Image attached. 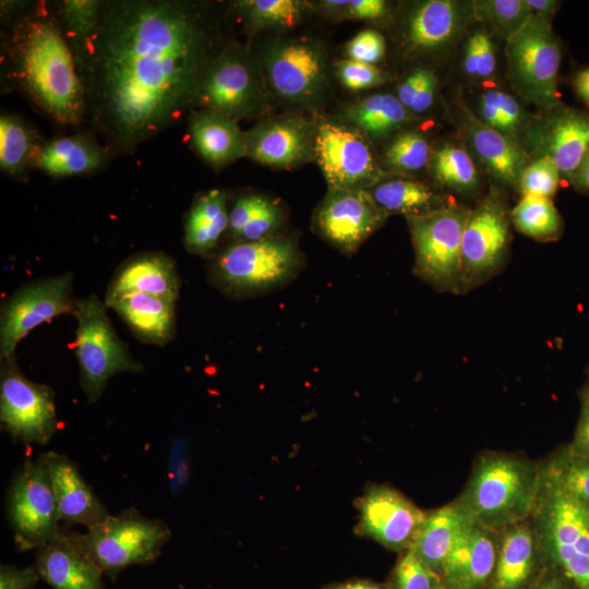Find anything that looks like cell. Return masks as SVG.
I'll use <instances>...</instances> for the list:
<instances>
[{
    "instance_id": "obj_1",
    "label": "cell",
    "mask_w": 589,
    "mask_h": 589,
    "mask_svg": "<svg viewBox=\"0 0 589 589\" xmlns=\"http://www.w3.org/2000/svg\"><path fill=\"white\" fill-rule=\"evenodd\" d=\"M223 47L205 3L104 1L76 68L87 118L111 156L131 154L195 109L204 73Z\"/></svg>"
},
{
    "instance_id": "obj_2",
    "label": "cell",
    "mask_w": 589,
    "mask_h": 589,
    "mask_svg": "<svg viewBox=\"0 0 589 589\" xmlns=\"http://www.w3.org/2000/svg\"><path fill=\"white\" fill-rule=\"evenodd\" d=\"M10 21L2 51L13 84L44 116L61 125L87 117L85 88L73 52L45 2L1 1Z\"/></svg>"
},
{
    "instance_id": "obj_3",
    "label": "cell",
    "mask_w": 589,
    "mask_h": 589,
    "mask_svg": "<svg viewBox=\"0 0 589 589\" xmlns=\"http://www.w3.org/2000/svg\"><path fill=\"white\" fill-rule=\"evenodd\" d=\"M541 480L540 461L524 454L483 450L455 501L480 526L502 530L530 519Z\"/></svg>"
},
{
    "instance_id": "obj_4",
    "label": "cell",
    "mask_w": 589,
    "mask_h": 589,
    "mask_svg": "<svg viewBox=\"0 0 589 589\" xmlns=\"http://www.w3.org/2000/svg\"><path fill=\"white\" fill-rule=\"evenodd\" d=\"M530 519L546 565L577 589H589V505L569 495L541 468Z\"/></svg>"
},
{
    "instance_id": "obj_5",
    "label": "cell",
    "mask_w": 589,
    "mask_h": 589,
    "mask_svg": "<svg viewBox=\"0 0 589 589\" xmlns=\"http://www.w3.org/2000/svg\"><path fill=\"white\" fill-rule=\"evenodd\" d=\"M298 242L285 235L257 241H236L209 265L213 284L225 294L247 298L290 283L303 267Z\"/></svg>"
},
{
    "instance_id": "obj_6",
    "label": "cell",
    "mask_w": 589,
    "mask_h": 589,
    "mask_svg": "<svg viewBox=\"0 0 589 589\" xmlns=\"http://www.w3.org/2000/svg\"><path fill=\"white\" fill-rule=\"evenodd\" d=\"M170 537L164 520L145 517L133 507L77 533L83 551L111 579L130 566L155 562Z\"/></svg>"
},
{
    "instance_id": "obj_7",
    "label": "cell",
    "mask_w": 589,
    "mask_h": 589,
    "mask_svg": "<svg viewBox=\"0 0 589 589\" xmlns=\"http://www.w3.org/2000/svg\"><path fill=\"white\" fill-rule=\"evenodd\" d=\"M107 305L95 293L76 299L75 354L82 389L88 402L97 401L108 381L122 372L137 373L143 365L133 359L119 338L106 312Z\"/></svg>"
},
{
    "instance_id": "obj_8",
    "label": "cell",
    "mask_w": 589,
    "mask_h": 589,
    "mask_svg": "<svg viewBox=\"0 0 589 589\" xmlns=\"http://www.w3.org/2000/svg\"><path fill=\"white\" fill-rule=\"evenodd\" d=\"M469 209L457 204L406 216L414 249V273L438 290L461 291V242Z\"/></svg>"
},
{
    "instance_id": "obj_9",
    "label": "cell",
    "mask_w": 589,
    "mask_h": 589,
    "mask_svg": "<svg viewBox=\"0 0 589 589\" xmlns=\"http://www.w3.org/2000/svg\"><path fill=\"white\" fill-rule=\"evenodd\" d=\"M506 57L519 94L545 111L562 105L558 93L562 53L550 21L532 14L506 40Z\"/></svg>"
},
{
    "instance_id": "obj_10",
    "label": "cell",
    "mask_w": 589,
    "mask_h": 589,
    "mask_svg": "<svg viewBox=\"0 0 589 589\" xmlns=\"http://www.w3.org/2000/svg\"><path fill=\"white\" fill-rule=\"evenodd\" d=\"M265 81L263 71L243 46L225 45L204 73L196 107L237 121L253 117L266 106Z\"/></svg>"
},
{
    "instance_id": "obj_11",
    "label": "cell",
    "mask_w": 589,
    "mask_h": 589,
    "mask_svg": "<svg viewBox=\"0 0 589 589\" xmlns=\"http://www.w3.org/2000/svg\"><path fill=\"white\" fill-rule=\"evenodd\" d=\"M7 513L19 551L37 550L60 529L58 505L40 458L26 460L14 473Z\"/></svg>"
},
{
    "instance_id": "obj_12",
    "label": "cell",
    "mask_w": 589,
    "mask_h": 589,
    "mask_svg": "<svg viewBox=\"0 0 589 589\" xmlns=\"http://www.w3.org/2000/svg\"><path fill=\"white\" fill-rule=\"evenodd\" d=\"M0 421L13 441L25 445H46L58 430L52 389L28 380L14 357L1 364Z\"/></svg>"
},
{
    "instance_id": "obj_13",
    "label": "cell",
    "mask_w": 589,
    "mask_h": 589,
    "mask_svg": "<svg viewBox=\"0 0 589 589\" xmlns=\"http://www.w3.org/2000/svg\"><path fill=\"white\" fill-rule=\"evenodd\" d=\"M73 275L63 274L33 281L12 293L0 315L1 360L14 357L19 342L35 327L73 311Z\"/></svg>"
},
{
    "instance_id": "obj_14",
    "label": "cell",
    "mask_w": 589,
    "mask_h": 589,
    "mask_svg": "<svg viewBox=\"0 0 589 589\" xmlns=\"http://www.w3.org/2000/svg\"><path fill=\"white\" fill-rule=\"evenodd\" d=\"M314 157L328 189H369L383 180L374 152L359 129L333 122L315 128Z\"/></svg>"
},
{
    "instance_id": "obj_15",
    "label": "cell",
    "mask_w": 589,
    "mask_h": 589,
    "mask_svg": "<svg viewBox=\"0 0 589 589\" xmlns=\"http://www.w3.org/2000/svg\"><path fill=\"white\" fill-rule=\"evenodd\" d=\"M265 79L281 98L311 105L327 86V63L323 48L308 38H291L271 45L263 55Z\"/></svg>"
},
{
    "instance_id": "obj_16",
    "label": "cell",
    "mask_w": 589,
    "mask_h": 589,
    "mask_svg": "<svg viewBox=\"0 0 589 589\" xmlns=\"http://www.w3.org/2000/svg\"><path fill=\"white\" fill-rule=\"evenodd\" d=\"M509 221L505 201L495 191L469 211L461 242L464 290L479 285L501 266L509 241Z\"/></svg>"
},
{
    "instance_id": "obj_17",
    "label": "cell",
    "mask_w": 589,
    "mask_h": 589,
    "mask_svg": "<svg viewBox=\"0 0 589 589\" xmlns=\"http://www.w3.org/2000/svg\"><path fill=\"white\" fill-rule=\"evenodd\" d=\"M388 216L364 189L329 188L313 214L312 225L330 245L351 255Z\"/></svg>"
},
{
    "instance_id": "obj_18",
    "label": "cell",
    "mask_w": 589,
    "mask_h": 589,
    "mask_svg": "<svg viewBox=\"0 0 589 589\" xmlns=\"http://www.w3.org/2000/svg\"><path fill=\"white\" fill-rule=\"evenodd\" d=\"M357 508L354 532L399 554L411 548L426 515L395 488L378 483L365 488Z\"/></svg>"
},
{
    "instance_id": "obj_19",
    "label": "cell",
    "mask_w": 589,
    "mask_h": 589,
    "mask_svg": "<svg viewBox=\"0 0 589 589\" xmlns=\"http://www.w3.org/2000/svg\"><path fill=\"white\" fill-rule=\"evenodd\" d=\"M526 146L537 158H550L570 181L589 147V112L558 106L525 130Z\"/></svg>"
},
{
    "instance_id": "obj_20",
    "label": "cell",
    "mask_w": 589,
    "mask_h": 589,
    "mask_svg": "<svg viewBox=\"0 0 589 589\" xmlns=\"http://www.w3.org/2000/svg\"><path fill=\"white\" fill-rule=\"evenodd\" d=\"M315 128L299 116H285L259 123L245 132L248 155L272 167L288 168L314 157Z\"/></svg>"
},
{
    "instance_id": "obj_21",
    "label": "cell",
    "mask_w": 589,
    "mask_h": 589,
    "mask_svg": "<svg viewBox=\"0 0 589 589\" xmlns=\"http://www.w3.org/2000/svg\"><path fill=\"white\" fill-rule=\"evenodd\" d=\"M472 3L454 0L418 2L407 14L402 44L408 53L434 52L446 48L470 21Z\"/></svg>"
},
{
    "instance_id": "obj_22",
    "label": "cell",
    "mask_w": 589,
    "mask_h": 589,
    "mask_svg": "<svg viewBox=\"0 0 589 589\" xmlns=\"http://www.w3.org/2000/svg\"><path fill=\"white\" fill-rule=\"evenodd\" d=\"M77 531L61 526L36 550L35 567L52 589H106L104 573L80 545Z\"/></svg>"
},
{
    "instance_id": "obj_23",
    "label": "cell",
    "mask_w": 589,
    "mask_h": 589,
    "mask_svg": "<svg viewBox=\"0 0 589 589\" xmlns=\"http://www.w3.org/2000/svg\"><path fill=\"white\" fill-rule=\"evenodd\" d=\"M39 458L45 466L60 519L67 527L80 525L89 529L110 516L76 464L68 456L48 452Z\"/></svg>"
},
{
    "instance_id": "obj_24",
    "label": "cell",
    "mask_w": 589,
    "mask_h": 589,
    "mask_svg": "<svg viewBox=\"0 0 589 589\" xmlns=\"http://www.w3.org/2000/svg\"><path fill=\"white\" fill-rule=\"evenodd\" d=\"M501 530L470 524L455 542L442 574L450 589H485L494 570Z\"/></svg>"
},
{
    "instance_id": "obj_25",
    "label": "cell",
    "mask_w": 589,
    "mask_h": 589,
    "mask_svg": "<svg viewBox=\"0 0 589 589\" xmlns=\"http://www.w3.org/2000/svg\"><path fill=\"white\" fill-rule=\"evenodd\" d=\"M546 567L531 519L501 530L492 577L485 589H530Z\"/></svg>"
},
{
    "instance_id": "obj_26",
    "label": "cell",
    "mask_w": 589,
    "mask_h": 589,
    "mask_svg": "<svg viewBox=\"0 0 589 589\" xmlns=\"http://www.w3.org/2000/svg\"><path fill=\"white\" fill-rule=\"evenodd\" d=\"M180 278L171 257L145 252L127 260L109 283L105 302L129 293H147L177 302Z\"/></svg>"
},
{
    "instance_id": "obj_27",
    "label": "cell",
    "mask_w": 589,
    "mask_h": 589,
    "mask_svg": "<svg viewBox=\"0 0 589 589\" xmlns=\"http://www.w3.org/2000/svg\"><path fill=\"white\" fill-rule=\"evenodd\" d=\"M188 130L195 152L214 169L248 155L245 132L237 120L208 109H192Z\"/></svg>"
},
{
    "instance_id": "obj_28",
    "label": "cell",
    "mask_w": 589,
    "mask_h": 589,
    "mask_svg": "<svg viewBox=\"0 0 589 589\" xmlns=\"http://www.w3.org/2000/svg\"><path fill=\"white\" fill-rule=\"evenodd\" d=\"M472 522L455 500L428 510L410 550L430 570L442 578L445 562L455 542Z\"/></svg>"
},
{
    "instance_id": "obj_29",
    "label": "cell",
    "mask_w": 589,
    "mask_h": 589,
    "mask_svg": "<svg viewBox=\"0 0 589 589\" xmlns=\"http://www.w3.org/2000/svg\"><path fill=\"white\" fill-rule=\"evenodd\" d=\"M147 344L165 346L175 337V301L147 293H129L105 302Z\"/></svg>"
},
{
    "instance_id": "obj_30",
    "label": "cell",
    "mask_w": 589,
    "mask_h": 589,
    "mask_svg": "<svg viewBox=\"0 0 589 589\" xmlns=\"http://www.w3.org/2000/svg\"><path fill=\"white\" fill-rule=\"evenodd\" d=\"M111 156L105 145L86 133H75L45 142L34 168L51 177L88 173L101 168Z\"/></svg>"
},
{
    "instance_id": "obj_31",
    "label": "cell",
    "mask_w": 589,
    "mask_h": 589,
    "mask_svg": "<svg viewBox=\"0 0 589 589\" xmlns=\"http://www.w3.org/2000/svg\"><path fill=\"white\" fill-rule=\"evenodd\" d=\"M466 136L484 168L500 182L517 185L528 165L527 152L512 137L467 117Z\"/></svg>"
},
{
    "instance_id": "obj_32",
    "label": "cell",
    "mask_w": 589,
    "mask_h": 589,
    "mask_svg": "<svg viewBox=\"0 0 589 589\" xmlns=\"http://www.w3.org/2000/svg\"><path fill=\"white\" fill-rule=\"evenodd\" d=\"M229 211L224 191L213 189L195 197L184 221V244L196 255L209 254L228 231Z\"/></svg>"
},
{
    "instance_id": "obj_33",
    "label": "cell",
    "mask_w": 589,
    "mask_h": 589,
    "mask_svg": "<svg viewBox=\"0 0 589 589\" xmlns=\"http://www.w3.org/2000/svg\"><path fill=\"white\" fill-rule=\"evenodd\" d=\"M366 191L388 215H422L445 205L429 185L409 178H384Z\"/></svg>"
},
{
    "instance_id": "obj_34",
    "label": "cell",
    "mask_w": 589,
    "mask_h": 589,
    "mask_svg": "<svg viewBox=\"0 0 589 589\" xmlns=\"http://www.w3.org/2000/svg\"><path fill=\"white\" fill-rule=\"evenodd\" d=\"M37 132L23 118L4 113L0 117V168L12 177H23L43 146Z\"/></svg>"
},
{
    "instance_id": "obj_35",
    "label": "cell",
    "mask_w": 589,
    "mask_h": 589,
    "mask_svg": "<svg viewBox=\"0 0 589 589\" xmlns=\"http://www.w3.org/2000/svg\"><path fill=\"white\" fill-rule=\"evenodd\" d=\"M347 120L373 139L385 137L409 120V111L392 94L370 95L347 110Z\"/></svg>"
},
{
    "instance_id": "obj_36",
    "label": "cell",
    "mask_w": 589,
    "mask_h": 589,
    "mask_svg": "<svg viewBox=\"0 0 589 589\" xmlns=\"http://www.w3.org/2000/svg\"><path fill=\"white\" fill-rule=\"evenodd\" d=\"M101 0H62L56 4V17L73 52L75 63L95 34L101 15Z\"/></svg>"
},
{
    "instance_id": "obj_37",
    "label": "cell",
    "mask_w": 589,
    "mask_h": 589,
    "mask_svg": "<svg viewBox=\"0 0 589 589\" xmlns=\"http://www.w3.org/2000/svg\"><path fill=\"white\" fill-rule=\"evenodd\" d=\"M477 109L476 118L480 122L515 141L531 121L519 101L497 87L485 89L480 95Z\"/></svg>"
},
{
    "instance_id": "obj_38",
    "label": "cell",
    "mask_w": 589,
    "mask_h": 589,
    "mask_svg": "<svg viewBox=\"0 0 589 589\" xmlns=\"http://www.w3.org/2000/svg\"><path fill=\"white\" fill-rule=\"evenodd\" d=\"M540 465L569 495L589 505V458L565 445L542 459Z\"/></svg>"
},
{
    "instance_id": "obj_39",
    "label": "cell",
    "mask_w": 589,
    "mask_h": 589,
    "mask_svg": "<svg viewBox=\"0 0 589 589\" xmlns=\"http://www.w3.org/2000/svg\"><path fill=\"white\" fill-rule=\"evenodd\" d=\"M430 168L434 179L458 192L478 187V172L468 152L455 144L441 146L431 154Z\"/></svg>"
},
{
    "instance_id": "obj_40",
    "label": "cell",
    "mask_w": 589,
    "mask_h": 589,
    "mask_svg": "<svg viewBox=\"0 0 589 589\" xmlns=\"http://www.w3.org/2000/svg\"><path fill=\"white\" fill-rule=\"evenodd\" d=\"M516 229L544 241L557 238L562 220L551 199L524 195L510 213Z\"/></svg>"
},
{
    "instance_id": "obj_41",
    "label": "cell",
    "mask_w": 589,
    "mask_h": 589,
    "mask_svg": "<svg viewBox=\"0 0 589 589\" xmlns=\"http://www.w3.org/2000/svg\"><path fill=\"white\" fill-rule=\"evenodd\" d=\"M250 31L292 27L304 13L305 4L298 0H244L233 2Z\"/></svg>"
},
{
    "instance_id": "obj_42",
    "label": "cell",
    "mask_w": 589,
    "mask_h": 589,
    "mask_svg": "<svg viewBox=\"0 0 589 589\" xmlns=\"http://www.w3.org/2000/svg\"><path fill=\"white\" fill-rule=\"evenodd\" d=\"M473 19L490 24L506 40L532 15L526 0H476Z\"/></svg>"
},
{
    "instance_id": "obj_43",
    "label": "cell",
    "mask_w": 589,
    "mask_h": 589,
    "mask_svg": "<svg viewBox=\"0 0 589 589\" xmlns=\"http://www.w3.org/2000/svg\"><path fill=\"white\" fill-rule=\"evenodd\" d=\"M426 139L416 131L398 134L385 152L386 165L397 171L410 172L424 168L431 158Z\"/></svg>"
},
{
    "instance_id": "obj_44",
    "label": "cell",
    "mask_w": 589,
    "mask_h": 589,
    "mask_svg": "<svg viewBox=\"0 0 589 589\" xmlns=\"http://www.w3.org/2000/svg\"><path fill=\"white\" fill-rule=\"evenodd\" d=\"M441 578L409 549L399 554L387 580V589H437Z\"/></svg>"
},
{
    "instance_id": "obj_45",
    "label": "cell",
    "mask_w": 589,
    "mask_h": 589,
    "mask_svg": "<svg viewBox=\"0 0 589 589\" xmlns=\"http://www.w3.org/2000/svg\"><path fill=\"white\" fill-rule=\"evenodd\" d=\"M436 86L432 71L417 68L398 86L397 98L409 112L420 115L432 106Z\"/></svg>"
},
{
    "instance_id": "obj_46",
    "label": "cell",
    "mask_w": 589,
    "mask_h": 589,
    "mask_svg": "<svg viewBox=\"0 0 589 589\" xmlns=\"http://www.w3.org/2000/svg\"><path fill=\"white\" fill-rule=\"evenodd\" d=\"M462 67L471 77L489 79L496 67L494 45L491 36L477 29L467 39Z\"/></svg>"
},
{
    "instance_id": "obj_47",
    "label": "cell",
    "mask_w": 589,
    "mask_h": 589,
    "mask_svg": "<svg viewBox=\"0 0 589 589\" xmlns=\"http://www.w3.org/2000/svg\"><path fill=\"white\" fill-rule=\"evenodd\" d=\"M560 171L548 157L537 158L521 172L518 188L524 195L551 199L560 183Z\"/></svg>"
},
{
    "instance_id": "obj_48",
    "label": "cell",
    "mask_w": 589,
    "mask_h": 589,
    "mask_svg": "<svg viewBox=\"0 0 589 589\" xmlns=\"http://www.w3.org/2000/svg\"><path fill=\"white\" fill-rule=\"evenodd\" d=\"M337 75L341 84L351 91H361L384 84L387 73L374 64L350 59L337 64Z\"/></svg>"
},
{
    "instance_id": "obj_49",
    "label": "cell",
    "mask_w": 589,
    "mask_h": 589,
    "mask_svg": "<svg viewBox=\"0 0 589 589\" xmlns=\"http://www.w3.org/2000/svg\"><path fill=\"white\" fill-rule=\"evenodd\" d=\"M321 5L327 12L349 20H378L388 12L383 0H326Z\"/></svg>"
},
{
    "instance_id": "obj_50",
    "label": "cell",
    "mask_w": 589,
    "mask_h": 589,
    "mask_svg": "<svg viewBox=\"0 0 589 589\" xmlns=\"http://www.w3.org/2000/svg\"><path fill=\"white\" fill-rule=\"evenodd\" d=\"M385 50L384 37L374 29L361 31L346 45L348 59L368 64H374L382 60Z\"/></svg>"
},
{
    "instance_id": "obj_51",
    "label": "cell",
    "mask_w": 589,
    "mask_h": 589,
    "mask_svg": "<svg viewBox=\"0 0 589 589\" xmlns=\"http://www.w3.org/2000/svg\"><path fill=\"white\" fill-rule=\"evenodd\" d=\"M284 223L281 207L273 200L240 232L236 241H257L278 235L276 231ZM233 241V242H236Z\"/></svg>"
},
{
    "instance_id": "obj_52",
    "label": "cell",
    "mask_w": 589,
    "mask_h": 589,
    "mask_svg": "<svg viewBox=\"0 0 589 589\" xmlns=\"http://www.w3.org/2000/svg\"><path fill=\"white\" fill-rule=\"evenodd\" d=\"M271 199L260 194H244L239 196L229 212L228 235L233 241L240 232L256 217L269 203Z\"/></svg>"
},
{
    "instance_id": "obj_53",
    "label": "cell",
    "mask_w": 589,
    "mask_h": 589,
    "mask_svg": "<svg viewBox=\"0 0 589 589\" xmlns=\"http://www.w3.org/2000/svg\"><path fill=\"white\" fill-rule=\"evenodd\" d=\"M39 580L35 565L23 568L8 564L0 566V589H34Z\"/></svg>"
},
{
    "instance_id": "obj_54",
    "label": "cell",
    "mask_w": 589,
    "mask_h": 589,
    "mask_svg": "<svg viewBox=\"0 0 589 589\" xmlns=\"http://www.w3.org/2000/svg\"><path fill=\"white\" fill-rule=\"evenodd\" d=\"M570 447L589 458V389L582 393L579 419Z\"/></svg>"
},
{
    "instance_id": "obj_55",
    "label": "cell",
    "mask_w": 589,
    "mask_h": 589,
    "mask_svg": "<svg viewBox=\"0 0 589 589\" xmlns=\"http://www.w3.org/2000/svg\"><path fill=\"white\" fill-rule=\"evenodd\" d=\"M530 589H577L564 575L548 566Z\"/></svg>"
},
{
    "instance_id": "obj_56",
    "label": "cell",
    "mask_w": 589,
    "mask_h": 589,
    "mask_svg": "<svg viewBox=\"0 0 589 589\" xmlns=\"http://www.w3.org/2000/svg\"><path fill=\"white\" fill-rule=\"evenodd\" d=\"M321 589H387V586L371 579L352 578L328 584Z\"/></svg>"
},
{
    "instance_id": "obj_57",
    "label": "cell",
    "mask_w": 589,
    "mask_h": 589,
    "mask_svg": "<svg viewBox=\"0 0 589 589\" xmlns=\"http://www.w3.org/2000/svg\"><path fill=\"white\" fill-rule=\"evenodd\" d=\"M575 189L581 192H589V147L578 167L570 179Z\"/></svg>"
},
{
    "instance_id": "obj_58",
    "label": "cell",
    "mask_w": 589,
    "mask_h": 589,
    "mask_svg": "<svg viewBox=\"0 0 589 589\" xmlns=\"http://www.w3.org/2000/svg\"><path fill=\"white\" fill-rule=\"evenodd\" d=\"M572 85L576 95L589 105V67L579 70L574 75Z\"/></svg>"
},
{
    "instance_id": "obj_59",
    "label": "cell",
    "mask_w": 589,
    "mask_h": 589,
    "mask_svg": "<svg viewBox=\"0 0 589 589\" xmlns=\"http://www.w3.org/2000/svg\"><path fill=\"white\" fill-rule=\"evenodd\" d=\"M532 14L545 19L548 21L550 16L557 10L560 2L555 0H526Z\"/></svg>"
},
{
    "instance_id": "obj_60",
    "label": "cell",
    "mask_w": 589,
    "mask_h": 589,
    "mask_svg": "<svg viewBox=\"0 0 589 589\" xmlns=\"http://www.w3.org/2000/svg\"><path fill=\"white\" fill-rule=\"evenodd\" d=\"M437 589H450V588H448L447 586H445V585L441 581V584H440V586H438Z\"/></svg>"
}]
</instances>
